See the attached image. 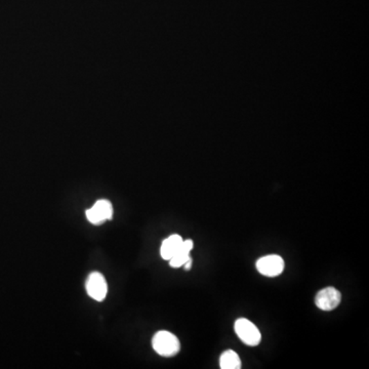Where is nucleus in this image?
Listing matches in <instances>:
<instances>
[{
  "instance_id": "obj_6",
  "label": "nucleus",
  "mask_w": 369,
  "mask_h": 369,
  "mask_svg": "<svg viewBox=\"0 0 369 369\" xmlns=\"http://www.w3.org/2000/svg\"><path fill=\"white\" fill-rule=\"evenodd\" d=\"M86 292L93 300L102 302L107 296L108 286L101 273L93 272L86 281Z\"/></svg>"
},
{
  "instance_id": "obj_9",
  "label": "nucleus",
  "mask_w": 369,
  "mask_h": 369,
  "mask_svg": "<svg viewBox=\"0 0 369 369\" xmlns=\"http://www.w3.org/2000/svg\"><path fill=\"white\" fill-rule=\"evenodd\" d=\"M241 364L240 357L236 352L233 350H227L220 355V368L222 369H240Z\"/></svg>"
},
{
  "instance_id": "obj_3",
  "label": "nucleus",
  "mask_w": 369,
  "mask_h": 369,
  "mask_svg": "<svg viewBox=\"0 0 369 369\" xmlns=\"http://www.w3.org/2000/svg\"><path fill=\"white\" fill-rule=\"evenodd\" d=\"M256 266V270L264 276L276 277L283 272L285 263L281 256L277 254H270V256L258 258Z\"/></svg>"
},
{
  "instance_id": "obj_8",
  "label": "nucleus",
  "mask_w": 369,
  "mask_h": 369,
  "mask_svg": "<svg viewBox=\"0 0 369 369\" xmlns=\"http://www.w3.org/2000/svg\"><path fill=\"white\" fill-rule=\"evenodd\" d=\"M183 243V238L180 235L173 234L165 239L160 248V254L163 260L169 261Z\"/></svg>"
},
{
  "instance_id": "obj_7",
  "label": "nucleus",
  "mask_w": 369,
  "mask_h": 369,
  "mask_svg": "<svg viewBox=\"0 0 369 369\" xmlns=\"http://www.w3.org/2000/svg\"><path fill=\"white\" fill-rule=\"evenodd\" d=\"M194 247V243L192 240L188 239V240H183L181 246H180L179 249L176 252V254L171 256V260H169V264L173 268H180V267H183L184 263L190 258V252Z\"/></svg>"
},
{
  "instance_id": "obj_10",
  "label": "nucleus",
  "mask_w": 369,
  "mask_h": 369,
  "mask_svg": "<svg viewBox=\"0 0 369 369\" xmlns=\"http://www.w3.org/2000/svg\"><path fill=\"white\" fill-rule=\"evenodd\" d=\"M192 258H189L188 261H187L186 263L183 265V267L184 268V270L189 271L191 269V267H192Z\"/></svg>"
},
{
  "instance_id": "obj_5",
  "label": "nucleus",
  "mask_w": 369,
  "mask_h": 369,
  "mask_svg": "<svg viewBox=\"0 0 369 369\" xmlns=\"http://www.w3.org/2000/svg\"><path fill=\"white\" fill-rule=\"evenodd\" d=\"M113 216V207L111 202L105 199L97 200L92 209L86 211V218L88 222L93 225H100L107 220H111Z\"/></svg>"
},
{
  "instance_id": "obj_1",
  "label": "nucleus",
  "mask_w": 369,
  "mask_h": 369,
  "mask_svg": "<svg viewBox=\"0 0 369 369\" xmlns=\"http://www.w3.org/2000/svg\"><path fill=\"white\" fill-rule=\"evenodd\" d=\"M154 351L163 357H173L177 355L181 349L179 339L167 330L157 332L152 339Z\"/></svg>"
},
{
  "instance_id": "obj_2",
  "label": "nucleus",
  "mask_w": 369,
  "mask_h": 369,
  "mask_svg": "<svg viewBox=\"0 0 369 369\" xmlns=\"http://www.w3.org/2000/svg\"><path fill=\"white\" fill-rule=\"evenodd\" d=\"M234 328L237 336L245 345L250 346V347L260 345L261 339H262L260 330L249 320L245 318L236 320Z\"/></svg>"
},
{
  "instance_id": "obj_4",
  "label": "nucleus",
  "mask_w": 369,
  "mask_h": 369,
  "mask_svg": "<svg viewBox=\"0 0 369 369\" xmlns=\"http://www.w3.org/2000/svg\"><path fill=\"white\" fill-rule=\"evenodd\" d=\"M341 294L337 288L326 287L315 296L316 306L322 311H332L341 304Z\"/></svg>"
}]
</instances>
